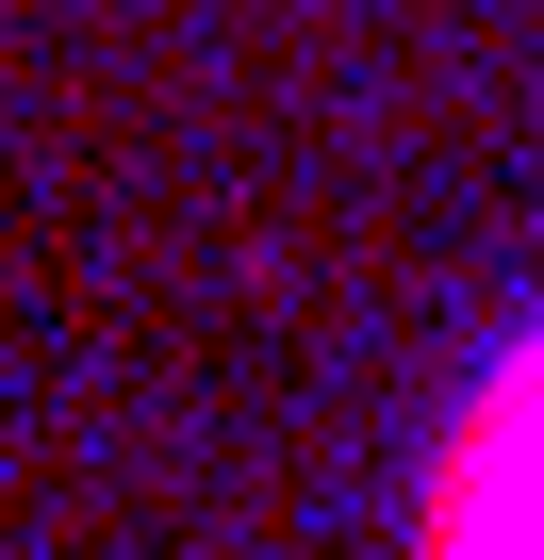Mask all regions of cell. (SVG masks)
I'll use <instances>...</instances> for the list:
<instances>
[{
  "label": "cell",
  "instance_id": "cell-1",
  "mask_svg": "<svg viewBox=\"0 0 544 560\" xmlns=\"http://www.w3.org/2000/svg\"><path fill=\"white\" fill-rule=\"evenodd\" d=\"M462 560H544V412H528V396H511V429H495V462H478Z\"/></svg>",
  "mask_w": 544,
  "mask_h": 560
}]
</instances>
